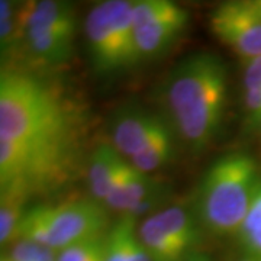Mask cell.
Listing matches in <instances>:
<instances>
[{"label":"cell","mask_w":261,"mask_h":261,"mask_svg":"<svg viewBox=\"0 0 261 261\" xmlns=\"http://www.w3.org/2000/svg\"><path fill=\"white\" fill-rule=\"evenodd\" d=\"M228 92V70L219 57L197 53L170 73L164 100L171 122L187 145L206 148L221 128Z\"/></svg>","instance_id":"obj_1"},{"label":"cell","mask_w":261,"mask_h":261,"mask_svg":"<svg viewBox=\"0 0 261 261\" xmlns=\"http://www.w3.org/2000/svg\"><path fill=\"white\" fill-rule=\"evenodd\" d=\"M71 122L53 90L29 74L2 70L0 140L71 147Z\"/></svg>","instance_id":"obj_2"},{"label":"cell","mask_w":261,"mask_h":261,"mask_svg":"<svg viewBox=\"0 0 261 261\" xmlns=\"http://www.w3.org/2000/svg\"><path fill=\"white\" fill-rule=\"evenodd\" d=\"M258 183L257 164L244 152L225 154L203 176L197 195V216L209 232L237 235Z\"/></svg>","instance_id":"obj_3"},{"label":"cell","mask_w":261,"mask_h":261,"mask_svg":"<svg viewBox=\"0 0 261 261\" xmlns=\"http://www.w3.org/2000/svg\"><path fill=\"white\" fill-rule=\"evenodd\" d=\"M132 8L134 2L129 0H106L97 3L86 16L89 56L97 74H116L141 61Z\"/></svg>","instance_id":"obj_4"},{"label":"cell","mask_w":261,"mask_h":261,"mask_svg":"<svg viewBox=\"0 0 261 261\" xmlns=\"http://www.w3.org/2000/svg\"><path fill=\"white\" fill-rule=\"evenodd\" d=\"M48 224V248L61 251L73 244L106 235V206L94 199H77L60 205H42Z\"/></svg>","instance_id":"obj_5"},{"label":"cell","mask_w":261,"mask_h":261,"mask_svg":"<svg viewBox=\"0 0 261 261\" xmlns=\"http://www.w3.org/2000/svg\"><path fill=\"white\" fill-rule=\"evenodd\" d=\"M209 23L215 37L244 60L261 56V13L254 0L221 3Z\"/></svg>","instance_id":"obj_6"},{"label":"cell","mask_w":261,"mask_h":261,"mask_svg":"<svg viewBox=\"0 0 261 261\" xmlns=\"http://www.w3.org/2000/svg\"><path fill=\"white\" fill-rule=\"evenodd\" d=\"M163 122L160 116L142 109L122 111L113 123V147L121 155L130 160L147 145Z\"/></svg>","instance_id":"obj_7"},{"label":"cell","mask_w":261,"mask_h":261,"mask_svg":"<svg viewBox=\"0 0 261 261\" xmlns=\"http://www.w3.org/2000/svg\"><path fill=\"white\" fill-rule=\"evenodd\" d=\"M161 190L163 187L157 183V180L137 170L130 163L123 161L112 190L105 200V206L122 215Z\"/></svg>","instance_id":"obj_8"},{"label":"cell","mask_w":261,"mask_h":261,"mask_svg":"<svg viewBox=\"0 0 261 261\" xmlns=\"http://www.w3.org/2000/svg\"><path fill=\"white\" fill-rule=\"evenodd\" d=\"M23 10V32L27 29L45 31L60 37L74 38L75 9L68 2L41 0L29 2Z\"/></svg>","instance_id":"obj_9"},{"label":"cell","mask_w":261,"mask_h":261,"mask_svg":"<svg viewBox=\"0 0 261 261\" xmlns=\"http://www.w3.org/2000/svg\"><path fill=\"white\" fill-rule=\"evenodd\" d=\"M189 13L186 9H181L176 15L149 23L144 28L135 29V39L141 60L157 57L166 51L185 31Z\"/></svg>","instance_id":"obj_10"},{"label":"cell","mask_w":261,"mask_h":261,"mask_svg":"<svg viewBox=\"0 0 261 261\" xmlns=\"http://www.w3.org/2000/svg\"><path fill=\"white\" fill-rule=\"evenodd\" d=\"M123 161L125 160L113 145L100 144L94 148L87 170L89 186L94 200L105 205Z\"/></svg>","instance_id":"obj_11"},{"label":"cell","mask_w":261,"mask_h":261,"mask_svg":"<svg viewBox=\"0 0 261 261\" xmlns=\"http://www.w3.org/2000/svg\"><path fill=\"white\" fill-rule=\"evenodd\" d=\"M137 233L152 261H186L192 255L183 251L170 237L155 212L140 225Z\"/></svg>","instance_id":"obj_12"},{"label":"cell","mask_w":261,"mask_h":261,"mask_svg":"<svg viewBox=\"0 0 261 261\" xmlns=\"http://www.w3.org/2000/svg\"><path fill=\"white\" fill-rule=\"evenodd\" d=\"M0 190V243L5 247V244L18 240L19 224L27 212L25 203L31 195L19 186H8Z\"/></svg>","instance_id":"obj_13"},{"label":"cell","mask_w":261,"mask_h":261,"mask_svg":"<svg viewBox=\"0 0 261 261\" xmlns=\"http://www.w3.org/2000/svg\"><path fill=\"white\" fill-rule=\"evenodd\" d=\"M173 155V134L166 122L160 125L147 145L130 159V164L145 174H151L164 166Z\"/></svg>","instance_id":"obj_14"},{"label":"cell","mask_w":261,"mask_h":261,"mask_svg":"<svg viewBox=\"0 0 261 261\" xmlns=\"http://www.w3.org/2000/svg\"><path fill=\"white\" fill-rule=\"evenodd\" d=\"M74 38L60 37L45 31L27 29L23 32V41L27 42L29 51L38 60L45 63H61L71 54Z\"/></svg>","instance_id":"obj_15"},{"label":"cell","mask_w":261,"mask_h":261,"mask_svg":"<svg viewBox=\"0 0 261 261\" xmlns=\"http://www.w3.org/2000/svg\"><path fill=\"white\" fill-rule=\"evenodd\" d=\"M155 215L163 226L167 229L170 237L178 244V247L187 254H192L190 251L199 240V231L193 216L180 206L161 209L155 212Z\"/></svg>","instance_id":"obj_16"},{"label":"cell","mask_w":261,"mask_h":261,"mask_svg":"<svg viewBox=\"0 0 261 261\" xmlns=\"http://www.w3.org/2000/svg\"><path fill=\"white\" fill-rule=\"evenodd\" d=\"M237 237L247 255H261V185L252 197Z\"/></svg>","instance_id":"obj_17"},{"label":"cell","mask_w":261,"mask_h":261,"mask_svg":"<svg viewBox=\"0 0 261 261\" xmlns=\"http://www.w3.org/2000/svg\"><path fill=\"white\" fill-rule=\"evenodd\" d=\"M23 39V10L15 12L13 3L9 0L0 2V47L2 54H9Z\"/></svg>","instance_id":"obj_18"},{"label":"cell","mask_w":261,"mask_h":261,"mask_svg":"<svg viewBox=\"0 0 261 261\" xmlns=\"http://www.w3.org/2000/svg\"><path fill=\"white\" fill-rule=\"evenodd\" d=\"M183 9L170 0H135L132 8L134 29H140L157 20L176 15Z\"/></svg>","instance_id":"obj_19"},{"label":"cell","mask_w":261,"mask_h":261,"mask_svg":"<svg viewBox=\"0 0 261 261\" xmlns=\"http://www.w3.org/2000/svg\"><path fill=\"white\" fill-rule=\"evenodd\" d=\"M135 226V219L121 216L109 232L106 233V257L105 261L128 260V235Z\"/></svg>","instance_id":"obj_20"},{"label":"cell","mask_w":261,"mask_h":261,"mask_svg":"<svg viewBox=\"0 0 261 261\" xmlns=\"http://www.w3.org/2000/svg\"><path fill=\"white\" fill-rule=\"evenodd\" d=\"M106 235L73 244L58 251L57 261H105Z\"/></svg>","instance_id":"obj_21"},{"label":"cell","mask_w":261,"mask_h":261,"mask_svg":"<svg viewBox=\"0 0 261 261\" xmlns=\"http://www.w3.org/2000/svg\"><path fill=\"white\" fill-rule=\"evenodd\" d=\"M244 105H245L247 122L251 126L261 125V86L245 92Z\"/></svg>","instance_id":"obj_22"},{"label":"cell","mask_w":261,"mask_h":261,"mask_svg":"<svg viewBox=\"0 0 261 261\" xmlns=\"http://www.w3.org/2000/svg\"><path fill=\"white\" fill-rule=\"evenodd\" d=\"M261 86V56L247 61L244 71V90H251Z\"/></svg>","instance_id":"obj_23"},{"label":"cell","mask_w":261,"mask_h":261,"mask_svg":"<svg viewBox=\"0 0 261 261\" xmlns=\"http://www.w3.org/2000/svg\"><path fill=\"white\" fill-rule=\"evenodd\" d=\"M128 260L129 261H152L147 250L141 244L137 228L134 226L128 235Z\"/></svg>","instance_id":"obj_24"},{"label":"cell","mask_w":261,"mask_h":261,"mask_svg":"<svg viewBox=\"0 0 261 261\" xmlns=\"http://www.w3.org/2000/svg\"><path fill=\"white\" fill-rule=\"evenodd\" d=\"M186 261H212L211 258H207L206 255H202V254H192Z\"/></svg>","instance_id":"obj_25"},{"label":"cell","mask_w":261,"mask_h":261,"mask_svg":"<svg viewBox=\"0 0 261 261\" xmlns=\"http://www.w3.org/2000/svg\"><path fill=\"white\" fill-rule=\"evenodd\" d=\"M240 261H261V255H247Z\"/></svg>","instance_id":"obj_26"},{"label":"cell","mask_w":261,"mask_h":261,"mask_svg":"<svg viewBox=\"0 0 261 261\" xmlns=\"http://www.w3.org/2000/svg\"><path fill=\"white\" fill-rule=\"evenodd\" d=\"M0 261H10L9 254H8V252L5 251V250L2 251V255H0Z\"/></svg>","instance_id":"obj_27"},{"label":"cell","mask_w":261,"mask_h":261,"mask_svg":"<svg viewBox=\"0 0 261 261\" xmlns=\"http://www.w3.org/2000/svg\"><path fill=\"white\" fill-rule=\"evenodd\" d=\"M254 3H255L257 9L260 10V13H261V0H254Z\"/></svg>","instance_id":"obj_28"}]
</instances>
